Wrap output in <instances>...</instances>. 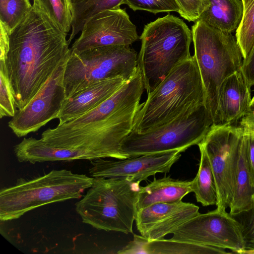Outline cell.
Wrapping results in <instances>:
<instances>
[{
  "mask_svg": "<svg viewBox=\"0 0 254 254\" xmlns=\"http://www.w3.org/2000/svg\"><path fill=\"white\" fill-rule=\"evenodd\" d=\"M243 132L240 126L214 124L197 145L204 149L209 159L217 189V208L220 210L229 206L234 195Z\"/></svg>",
  "mask_w": 254,
  "mask_h": 254,
  "instance_id": "obj_10",
  "label": "cell"
},
{
  "mask_svg": "<svg viewBox=\"0 0 254 254\" xmlns=\"http://www.w3.org/2000/svg\"><path fill=\"white\" fill-rule=\"evenodd\" d=\"M127 81L123 77L100 81L66 98L58 118L59 125L93 109L115 93Z\"/></svg>",
  "mask_w": 254,
  "mask_h": 254,
  "instance_id": "obj_17",
  "label": "cell"
},
{
  "mask_svg": "<svg viewBox=\"0 0 254 254\" xmlns=\"http://www.w3.org/2000/svg\"><path fill=\"white\" fill-rule=\"evenodd\" d=\"M0 62H5L9 50L10 33L0 24Z\"/></svg>",
  "mask_w": 254,
  "mask_h": 254,
  "instance_id": "obj_34",
  "label": "cell"
},
{
  "mask_svg": "<svg viewBox=\"0 0 254 254\" xmlns=\"http://www.w3.org/2000/svg\"><path fill=\"white\" fill-rule=\"evenodd\" d=\"M140 39L137 65L148 94L176 66L191 57L192 36L183 20L167 14L145 25Z\"/></svg>",
  "mask_w": 254,
  "mask_h": 254,
  "instance_id": "obj_3",
  "label": "cell"
},
{
  "mask_svg": "<svg viewBox=\"0 0 254 254\" xmlns=\"http://www.w3.org/2000/svg\"><path fill=\"white\" fill-rule=\"evenodd\" d=\"M171 239L228 249L243 254L246 249L241 225L226 210L198 213L178 227Z\"/></svg>",
  "mask_w": 254,
  "mask_h": 254,
  "instance_id": "obj_11",
  "label": "cell"
},
{
  "mask_svg": "<svg viewBox=\"0 0 254 254\" xmlns=\"http://www.w3.org/2000/svg\"><path fill=\"white\" fill-rule=\"evenodd\" d=\"M14 152L19 162L32 164L104 158L101 154L94 151L56 147L46 144L41 138L34 137H24L14 146Z\"/></svg>",
  "mask_w": 254,
  "mask_h": 254,
  "instance_id": "obj_18",
  "label": "cell"
},
{
  "mask_svg": "<svg viewBox=\"0 0 254 254\" xmlns=\"http://www.w3.org/2000/svg\"><path fill=\"white\" fill-rule=\"evenodd\" d=\"M61 30L67 34L71 28L72 16L68 0H33V4Z\"/></svg>",
  "mask_w": 254,
  "mask_h": 254,
  "instance_id": "obj_25",
  "label": "cell"
},
{
  "mask_svg": "<svg viewBox=\"0 0 254 254\" xmlns=\"http://www.w3.org/2000/svg\"><path fill=\"white\" fill-rule=\"evenodd\" d=\"M243 129V137L246 147L248 163L252 182L254 187V133L248 129L244 128Z\"/></svg>",
  "mask_w": 254,
  "mask_h": 254,
  "instance_id": "obj_32",
  "label": "cell"
},
{
  "mask_svg": "<svg viewBox=\"0 0 254 254\" xmlns=\"http://www.w3.org/2000/svg\"><path fill=\"white\" fill-rule=\"evenodd\" d=\"M240 70L249 86H254V46L248 57L243 60Z\"/></svg>",
  "mask_w": 254,
  "mask_h": 254,
  "instance_id": "obj_33",
  "label": "cell"
},
{
  "mask_svg": "<svg viewBox=\"0 0 254 254\" xmlns=\"http://www.w3.org/2000/svg\"><path fill=\"white\" fill-rule=\"evenodd\" d=\"M204 106V91L194 56L176 66L140 104L133 131L163 125L192 107Z\"/></svg>",
  "mask_w": 254,
  "mask_h": 254,
  "instance_id": "obj_2",
  "label": "cell"
},
{
  "mask_svg": "<svg viewBox=\"0 0 254 254\" xmlns=\"http://www.w3.org/2000/svg\"><path fill=\"white\" fill-rule=\"evenodd\" d=\"M66 62L59 65L35 96L22 109H17L8 126L18 137L38 131L58 119L65 99L64 74Z\"/></svg>",
  "mask_w": 254,
  "mask_h": 254,
  "instance_id": "obj_12",
  "label": "cell"
},
{
  "mask_svg": "<svg viewBox=\"0 0 254 254\" xmlns=\"http://www.w3.org/2000/svg\"><path fill=\"white\" fill-rule=\"evenodd\" d=\"M254 206V187L249 171L243 135L241 139L234 195L230 203V214L237 215Z\"/></svg>",
  "mask_w": 254,
  "mask_h": 254,
  "instance_id": "obj_22",
  "label": "cell"
},
{
  "mask_svg": "<svg viewBox=\"0 0 254 254\" xmlns=\"http://www.w3.org/2000/svg\"><path fill=\"white\" fill-rule=\"evenodd\" d=\"M139 38L136 26L120 7L102 11L85 24L70 50L80 52L107 46H128Z\"/></svg>",
  "mask_w": 254,
  "mask_h": 254,
  "instance_id": "obj_13",
  "label": "cell"
},
{
  "mask_svg": "<svg viewBox=\"0 0 254 254\" xmlns=\"http://www.w3.org/2000/svg\"><path fill=\"white\" fill-rule=\"evenodd\" d=\"M118 254H229L225 249L190 244L170 239L148 241L141 235H133V240Z\"/></svg>",
  "mask_w": 254,
  "mask_h": 254,
  "instance_id": "obj_19",
  "label": "cell"
},
{
  "mask_svg": "<svg viewBox=\"0 0 254 254\" xmlns=\"http://www.w3.org/2000/svg\"><path fill=\"white\" fill-rule=\"evenodd\" d=\"M71 13V40L81 31L85 23L97 14L106 10L120 7L124 0H68Z\"/></svg>",
  "mask_w": 254,
  "mask_h": 254,
  "instance_id": "obj_24",
  "label": "cell"
},
{
  "mask_svg": "<svg viewBox=\"0 0 254 254\" xmlns=\"http://www.w3.org/2000/svg\"><path fill=\"white\" fill-rule=\"evenodd\" d=\"M194 204L182 201L156 203L138 210L135 221L141 235L148 241L163 238L198 213Z\"/></svg>",
  "mask_w": 254,
  "mask_h": 254,
  "instance_id": "obj_15",
  "label": "cell"
},
{
  "mask_svg": "<svg viewBox=\"0 0 254 254\" xmlns=\"http://www.w3.org/2000/svg\"><path fill=\"white\" fill-rule=\"evenodd\" d=\"M66 35L34 5L10 32L5 63L17 109L25 107L67 62L70 48Z\"/></svg>",
  "mask_w": 254,
  "mask_h": 254,
  "instance_id": "obj_1",
  "label": "cell"
},
{
  "mask_svg": "<svg viewBox=\"0 0 254 254\" xmlns=\"http://www.w3.org/2000/svg\"><path fill=\"white\" fill-rule=\"evenodd\" d=\"M140 182L128 179L94 178L75 204L83 223L98 230L132 233Z\"/></svg>",
  "mask_w": 254,
  "mask_h": 254,
  "instance_id": "obj_5",
  "label": "cell"
},
{
  "mask_svg": "<svg viewBox=\"0 0 254 254\" xmlns=\"http://www.w3.org/2000/svg\"><path fill=\"white\" fill-rule=\"evenodd\" d=\"M137 57L128 46L70 50L64 74L65 99L100 81L116 77L128 80L137 67Z\"/></svg>",
  "mask_w": 254,
  "mask_h": 254,
  "instance_id": "obj_8",
  "label": "cell"
},
{
  "mask_svg": "<svg viewBox=\"0 0 254 254\" xmlns=\"http://www.w3.org/2000/svg\"><path fill=\"white\" fill-rule=\"evenodd\" d=\"M243 254H254V249L245 250Z\"/></svg>",
  "mask_w": 254,
  "mask_h": 254,
  "instance_id": "obj_36",
  "label": "cell"
},
{
  "mask_svg": "<svg viewBox=\"0 0 254 254\" xmlns=\"http://www.w3.org/2000/svg\"><path fill=\"white\" fill-rule=\"evenodd\" d=\"M243 12L236 30V38L243 60L248 57L254 46V0H241Z\"/></svg>",
  "mask_w": 254,
  "mask_h": 254,
  "instance_id": "obj_26",
  "label": "cell"
},
{
  "mask_svg": "<svg viewBox=\"0 0 254 254\" xmlns=\"http://www.w3.org/2000/svg\"><path fill=\"white\" fill-rule=\"evenodd\" d=\"M29 0H0V23L10 32L32 8Z\"/></svg>",
  "mask_w": 254,
  "mask_h": 254,
  "instance_id": "obj_27",
  "label": "cell"
},
{
  "mask_svg": "<svg viewBox=\"0 0 254 254\" xmlns=\"http://www.w3.org/2000/svg\"><path fill=\"white\" fill-rule=\"evenodd\" d=\"M196 60L204 91V106L217 124L219 90L223 81L240 69L243 59L236 37L201 21L191 27Z\"/></svg>",
  "mask_w": 254,
  "mask_h": 254,
  "instance_id": "obj_6",
  "label": "cell"
},
{
  "mask_svg": "<svg viewBox=\"0 0 254 254\" xmlns=\"http://www.w3.org/2000/svg\"><path fill=\"white\" fill-rule=\"evenodd\" d=\"M250 111L254 112V96L253 97L252 99L250 112Z\"/></svg>",
  "mask_w": 254,
  "mask_h": 254,
  "instance_id": "obj_35",
  "label": "cell"
},
{
  "mask_svg": "<svg viewBox=\"0 0 254 254\" xmlns=\"http://www.w3.org/2000/svg\"><path fill=\"white\" fill-rule=\"evenodd\" d=\"M181 153L172 150L116 160L99 158L90 161L89 172L93 178L128 179L140 183L157 173H169Z\"/></svg>",
  "mask_w": 254,
  "mask_h": 254,
  "instance_id": "obj_14",
  "label": "cell"
},
{
  "mask_svg": "<svg viewBox=\"0 0 254 254\" xmlns=\"http://www.w3.org/2000/svg\"><path fill=\"white\" fill-rule=\"evenodd\" d=\"M179 9V14L189 22H196L209 6V0H175Z\"/></svg>",
  "mask_w": 254,
  "mask_h": 254,
  "instance_id": "obj_30",
  "label": "cell"
},
{
  "mask_svg": "<svg viewBox=\"0 0 254 254\" xmlns=\"http://www.w3.org/2000/svg\"><path fill=\"white\" fill-rule=\"evenodd\" d=\"M251 89L240 69L223 81L219 90L217 124L233 125L250 112Z\"/></svg>",
  "mask_w": 254,
  "mask_h": 254,
  "instance_id": "obj_16",
  "label": "cell"
},
{
  "mask_svg": "<svg viewBox=\"0 0 254 254\" xmlns=\"http://www.w3.org/2000/svg\"><path fill=\"white\" fill-rule=\"evenodd\" d=\"M191 192V181L170 177L154 178L146 186H140L136 203L137 211L156 203L180 202Z\"/></svg>",
  "mask_w": 254,
  "mask_h": 254,
  "instance_id": "obj_20",
  "label": "cell"
},
{
  "mask_svg": "<svg viewBox=\"0 0 254 254\" xmlns=\"http://www.w3.org/2000/svg\"><path fill=\"white\" fill-rule=\"evenodd\" d=\"M93 180L66 169L53 170L31 180L18 179L0 190V220L17 219L46 204L81 198Z\"/></svg>",
  "mask_w": 254,
  "mask_h": 254,
  "instance_id": "obj_4",
  "label": "cell"
},
{
  "mask_svg": "<svg viewBox=\"0 0 254 254\" xmlns=\"http://www.w3.org/2000/svg\"><path fill=\"white\" fill-rule=\"evenodd\" d=\"M209 6L198 20L215 29L233 33L242 18L243 4L241 0H209Z\"/></svg>",
  "mask_w": 254,
  "mask_h": 254,
  "instance_id": "obj_21",
  "label": "cell"
},
{
  "mask_svg": "<svg viewBox=\"0 0 254 254\" xmlns=\"http://www.w3.org/2000/svg\"><path fill=\"white\" fill-rule=\"evenodd\" d=\"M200 159L198 172L191 181L192 192L198 202L203 206L214 205L217 203V192L214 177L210 162L204 149L198 145Z\"/></svg>",
  "mask_w": 254,
  "mask_h": 254,
  "instance_id": "obj_23",
  "label": "cell"
},
{
  "mask_svg": "<svg viewBox=\"0 0 254 254\" xmlns=\"http://www.w3.org/2000/svg\"><path fill=\"white\" fill-rule=\"evenodd\" d=\"M0 117H13L16 107L5 62H0Z\"/></svg>",
  "mask_w": 254,
  "mask_h": 254,
  "instance_id": "obj_28",
  "label": "cell"
},
{
  "mask_svg": "<svg viewBox=\"0 0 254 254\" xmlns=\"http://www.w3.org/2000/svg\"><path fill=\"white\" fill-rule=\"evenodd\" d=\"M241 224L243 237L246 243V250L254 249V206L234 217Z\"/></svg>",
  "mask_w": 254,
  "mask_h": 254,
  "instance_id": "obj_31",
  "label": "cell"
},
{
  "mask_svg": "<svg viewBox=\"0 0 254 254\" xmlns=\"http://www.w3.org/2000/svg\"><path fill=\"white\" fill-rule=\"evenodd\" d=\"M122 4L127 5L134 11L145 10L154 14L180 12L175 0H124Z\"/></svg>",
  "mask_w": 254,
  "mask_h": 254,
  "instance_id": "obj_29",
  "label": "cell"
},
{
  "mask_svg": "<svg viewBox=\"0 0 254 254\" xmlns=\"http://www.w3.org/2000/svg\"><path fill=\"white\" fill-rule=\"evenodd\" d=\"M213 120L205 106L192 107L172 120L142 132L132 130L122 141L121 149L127 157L179 150L198 145Z\"/></svg>",
  "mask_w": 254,
  "mask_h": 254,
  "instance_id": "obj_7",
  "label": "cell"
},
{
  "mask_svg": "<svg viewBox=\"0 0 254 254\" xmlns=\"http://www.w3.org/2000/svg\"><path fill=\"white\" fill-rule=\"evenodd\" d=\"M140 101L123 108L111 118L79 128L44 131L41 139L46 144L60 148L94 151L104 158H127L121 149L123 139L132 130Z\"/></svg>",
  "mask_w": 254,
  "mask_h": 254,
  "instance_id": "obj_9",
  "label": "cell"
}]
</instances>
